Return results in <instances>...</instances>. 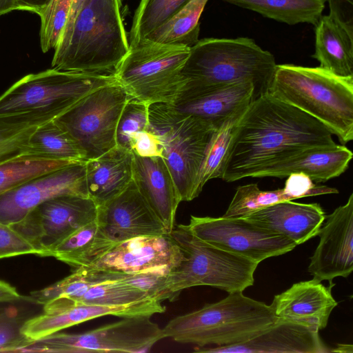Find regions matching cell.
<instances>
[{
  "instance_id": "9c48e42d",
  "label": "cell",
  "mask_w": 353,
  "mask_h": 353,
  "mask_svg": "<svg viewBox=\"0 0 353 353\" xmlns=\"http://www.w3.org/2000/svg\"><path fill=\"white\" fill-rule=\"evenodd\" d=\"M149 129L157 137L181 201L197 197L198 173L208 143L216 130L208 123L181 114L169 104L148 105Z\"/></svg>"
},
{
  "instance_id": "1f68e13d",
  "label": "cell",
  "mask_w": 353,
  "mask_h": 353,
  "mask_svg": "<svg viewBox=\"0 0 353 353\" xmlns=\"http://www.w3.org/2000/svg\"><path fill=\"white\" fill-rule=\"evenodd\" d=\"M85 276L93 282L114 281L125 283L147 293L160 302L174 301L177 297L168 285V274L161 271L135 273L110 271L94 268H81Z\"/></svg>"
},
{
  "instance_id": "b9f144b4",
  "label": "cell",
  "mask_w": 353,
  "mask_h": 353,
  "mask_svg": "<svg viewBox=\"0 0 353 353\" xmlns=\"http://www.w3.org/2000/svg\"><path fill=\"white\" fill-rule=\"evenodd\" d=\"M131 151L142 157H162L160 142L150 129L141 131L133 137Z\"/></svg>"
},
{
  "instance_id": "5b68a950",
  "label": "cell",
  "mask_w": 353,
  "mask_h": 353,
  "mask_svg": "<svg viewBox=\"0 0 353 353\" xmlns=\"http://www.w3.org/2000/svg\"><path fill=\"white\" fill-rule=\"evenodd\" d=\"M277 320L270 305L246 296L228 293L223 299L172 319L162 328L164 338L201 348L243 343Z\"/></svg>"
},
{
  "instance_id": "f1b7e54d",
  "label": "cell",
  "mask_w": 353,
  "mask_h": 353,
  "mask_svg": "<svg viewBox=\"0 0 353 353\" xmlns=\"http://www.w3.org/2000/svg\"><path fill=\"white\" fill-rule=\"evenodd\" d=\"M288 25L315 26L322 16L326 0H223Z\"/></svg>"
},
{
  "instance_id": "cb8c5ba5",
  "label": "cell",
  "mask_w": 353,
  "mask_h": 353,
  "mask_svg": "<svg viewBox=\"0 0 353 353\" xmlns=\"http://www.w3.org/2000/svg\"><path fill=\"white\" fill-rule=\"evenodd\" d=\"M245 219L285 236L298 245L319 234L325 214L319 203L285 201L257 210Z\"/></svg>"
},
{
  "instance_id": "3957f363",
  "label": "cell",
  "mask_w": 353,
  "mask_h": 353,
  "mask_svg": "<svg viewBox=\"0 0 353 353\" xmlns=\"http://www.w3.org/2000/svg\"><path fill=\"white\" fill-rule=\"evenodd\" d=\"M268 92L315 118L341 143L353 139V77L320 66L280 64Z\"/></svg>"
},
{
  "instance_id": "5bb4252c",
  "label": "cell",
  "mask_w": 353,
  "mask_h": 353,
  "mask_svg": "<svg viewBox=\"0 0 353 353\" xmlns=\"http://www.w3.org/2000/svg\"><path fill=\"white\" fill-rule=\"evenodd\" d=\"M65 194L88 196L85 163L34 177L0 196V223L12 225L42 203Z\"/></svg>"
},
{
  "instance_id": "83f0119b",
  "label": "cell",
  "mask_w": 353,
  "mask_h": 353,
  "mask_svg": "<svg viewBox=\"0 0 353 353\" xmlns=\"http://www.w3.org/2000/svg\"><path fill=\"white\" fill-rule=\"evenodd\" d=\"M21 155L74 163L87 161L77 143L54 120L38 125L35 128Z\"/></svg>"
},
{
  "instance_id": "d6986e66",
  "label": "cell",
  "mask_w": 353,
  "mask_h": 353,
  "mask_svg": "<svg viewBox=\"0 0 353 353\" xmlns=\"http://www.w3.org/2000/svg\"><path fill=\"white\" fill-rule=\"evenodd\" d=\"M165 310V306L156 299L125 305L79 303L26 319L22 327V332L27 338L35 341L69 327L103 316L122 318L139 315L152 316L163 313Z\"/></svg>"
},
{
  "instance_id": "2e32d148",
  "label": "cell",
  "mask_w": 353,
  "mask_h": 353,
  "mask_svg": "<svg viewBox=\"0 0 353 353\" xmlns=\"http://www.w3.org/2000/svg\"><path fill=\"white\" fill-rule=\"evenodd\" d=\"M184 257L183 252L170 233L141 236L114 244L91 268L128 273H170Z\"/></svg>"
},
{
  "instance_id": "e575fe53",
  "label": "cell",
  "mask_w": 353,
  "mask_h": 353,
  "mask_svg": "<svg viewBox=\"0 0 353 353\" xmlns=\"http://www.w3.org/2000/svg\"><path fill=\"white\" fill-rule=\"evenodd\" d=\"M90 281L86 290L79 296L75 303L125 305L154 299L145 292L119 281Z\"/></svg>"
},
{
  "instance_id": "8d00e7d4",
  "label": "cell",
  "mask_w": 353,
  "mask_h": 353,
  "mask_svg": "<svg viewBox=\"0 0 353 353\" xmlns=\"http://www.w3.org/2000/svg\"><path fill=\"white\" fill-rule=\"evenodd\" d=\"M149 125L148 105L129 98L117 123V145L131 151L133 137L141 131L148 130Z\"/></svg>"
},
{
  "instance_id": "44dd1931",
  "label": "cell",
  "mask_w": 353,
  "mask_h": 353,
  "mask_svg": "<svg viewBox=\"0 0 353 353\" xmlns=\"http://www.w3.org/2000/svg\"><path fill=\"white\" fill-rule=\"evenodd\" d=\"M319 331L277 319L260 334L243 343L197 348L208 353H328Z\"/></svg>"
},
{
  "instance_id": "f6af8a7d",
  "label": "cell",
  "mask_w": 353,
  "mask_h": 353,
  "mask_svg": "<svg viewBox=\"0 0 353 353\" xmlns=\"http://www.w3.org/2000/svg\"><path fill=\"white\" fill-rule=\"evenodd\" d=\"M21 299L22 296L14 287L0 280V303L16 301Z\"/></svg>"
},
{
  "instance_id": "74e56055",
  "label": "cell",
  "mask_w": 353,
  "mask_h": 353,
  "mask_svg": "<svg viewBox=\"0 0 353 353\" xmlns=\"http://www.w3.org/2000/svg\"><path fill=\"white\" fill-rule=\"evenodd\" d=\"M26 321L14 307L0 312V352H21L34 342L22 332Z\"/></svg>"
},
{
  "instance_id": "f35d334b",
  "label": "cell",
  "mask_w": 353,
  "mask_h": 353,
  "mask_svg": "<svg viewBox=\"0 0 353 353\" xmlns=\"http://www.w3.org/2000/svg\"><path fill=\"white\" fill-rule=\"evenodd\" d=\"M37 126H27L0 119V164L21 154Z\"/></svg>"
},
{
  "instance_id": "7402d4cb",
  "label": "cell",
  "mask_w": 353,
  "mask_h": 353,
  "mask_svg": "<svg viewBox=\"0 0 353 353\" xmlns=\"http://www.w3.org/2000/svg\"><path fill=\"white\" fill-rule=\"evenodd\" d=\"M132 180L170 233L175 226L176 212L181 200L163 159L142 157L134 154Z\"/></svg>"
},
{
  "instance_id": "ab89813d",
  "label": "cell",
  "mask_w": 353,
  "mask_h": 353,
  "mask_svg": "<svg viewBox=\"0 0 353 353\" xmlns=\"http://www.w3.org/2000/svg\"><path fill=\"white\" fill-rule=\"evenodd\" d=\"M26 254L39 256L40 252L14 229L0 223V259Z\"/></svg>"
},
{
  "instance_id": "484cf974",
  "label": "cell",
  "mask_w": 353,
  "mask_h": 353,
  "mask_svg": "<svg viewBox=\"0 0 353 353\" xmlns=\"http://www.w3.org/2000/svg\"><path fill=\"white\" fill-rule=\"evenodd\" d=\"M320 67L341 77H353V38L329 15L315 25V52Z\"/></svg>"
},
{
  "instance_id": "d590c367",
  "label": "cell",
  "mask_w": 353,
  "mask_h": 353,
  "mask_svg": "<svg viewBox=\"0 0 353 353\" xmlns=\"http://www.w3.org/2000/svg\"><path fill=\"white\" fill-rule=\"evenodd\" d=\"M292 201L283 189L261 190L257 184L240 185L224 214V218H245L250 214L274 203Z\"/></svg>"
},
{
  "instance_id": "7a4b0ae2",
  "label": "cell",
  "mask_w": 353,
  "mask_h": 353,
  "mask_svg": "<svg viewBox=\"0 0 353 353\" xmlns=\"http://www.w3.org/2000/svg\"><path fill=\"white\" fill-rule=\"evenodd\" d=\"M121 0H72L52 68L114 75L130 50Z\"/></svg>"
},
{
  "instance_id": "603a6c76",
  "label": "cell",
  "mask_w": 353,
  "mask_h": 353,
  "mask_svg": "<svg viewBox=\"0 0 353 353\" xmlns=\"http://www.w3.org/2000/svg\"><path fill=\"white\" fill-rule=\"evenodd\" d=\"M352 157V152L342 145L307 148L262 168L252 177L284 178L303 173L314 182H325L343 174Z\"/></svg>"
},
{
  "instance_id": "8fae6325",
  "label": "cell",
  "mask_w": 353,
  "mask_h": 353,
  "mask_svg": "<svg viewBox=\"0 0 353 353\" xmlns=\"http://www.w3.org/2000/svg\"><path fill=\"white\" fill-rule=\"evenodd\" d=\"M151 316L123 317L80 334L56 332L34 341L22 352H146L164 339L162 328Z\"/></svg>"
},
{
  "instance_id": "ba28073f",
  "label": "cell",
  "mask_w": 353,
  "mask_h": 353,
  "mask_svg": "<svg viewBox=\"0 0 353 353\" xmlns=\"http://www.w3.org/2000/svg\"><path fill=\"white\" fill-rule=\"evenodd\" d=\"M190 48L143 40L130 47L114 76L131 99L172 104L188 81L182 69Z\"/></svg>"
},
{
  "instance_id": "f546056e",
  "label": "cell",
  "mask_w": 353,
  "mask_h": 353,
  "mask_svg": "<svg viewBox=\"0 0 353 353\" xmlns=\"http://www.w3.org/2000/svg\"><path fill=\"white\" fill-rule=\"evenodd\" d=\"M208 1L190 0L170 20L143 40L191 48L199 41V19Z\"/></svg>"
},
{
  "instance_id": "52a82bcc",
  "label": "cell",
  "mask_w": 353,
  "mask_h": 353,
  "mask_svg": "<svg viewBox=\"0 0 353 353\" xmlns=\"http://www.w3.org/2000/svg\"><path fill=\"white\" fill-rule=\"evenodd\" d=\"M170 234L185 256L168 274V288L177 298L183 290L195 286L207 285L232 293L243 292L254 284L257 262L199 239L185 225H175Z\"/></svg>"
},
{
  "instance_id": "7dc6e473",
  "label": "cell",
  "mask_w": 353,
  "mask_h": 353,
  "mask_svg": "<svg viewBox=\"0 0 353 353\" xmlns=\"http://www.w3.org/2000/svg\"><path fill=\"white\" fill-rule=\"evenodd\" d=\"M330 352L352 353L353 345L351 344L339 343L336 347L330 349Z\"/></svg>"
},
{
  "instance_id": "60d3db41",
  "label": "cell",
  "mask_w": 353,
  "mask_h": 353,
  "mask_svg": "<svg viewBox=\"0 0 353 353\" xmlns=\"http://www.w3.org/2000/svg\"><path fill=\"white\" fill-rule=\"evenodd\" d=\"M283 189L292 201L307 196L338 193L335 188L316 185L307 175L303 173L288 175Z\"/></svg>"
},
{
  "instance_id": "ee69618b",
  "label": "cell",
  "mask_w": 353,
  "mask_h": 353,
  "mask_svg": "<svg viewBox=\"0 0 353 353\" xmlns=\"http://www.w3.org/2000/svg\"><path fill=\"white\" fill-rule=\"evenodd\" d=\"M51 0H15L17 10L28 11L39 15Z\"/></svg>"
},
{
  "instance_id": "8992f818",
  "label": "cell",
  "mask_w": 353,
  "mask_h": 353,
  "mask_svg": "<svg viewBox=\"0 0 353 353\" xmlns=\"http://www.w3.org/2000/svg\"><path fill=\"white\" fill-rule=\"evenodd\" d=\"M276 65L274 56L252 39L207 38L190 48L182 74L188 85L251 82L254 100L268 92Z\"/></svg>"
},
{
  "instance_id": "ac0fdd59",
  "label": "cell",
  "mask_w": 353,
  "mask_h": 353,
  "mask_svg": "<svg viewBox=\"0 0 353 353\" xmlns=\"http://www.w3.org/2000/svg\"><path fill=\"white\" fill-rule=\"evenodd\" d=\"M251 82L228 85H188L172 104L175 111L201 120L217 130L230 117L245 110L254 100Z\"/></svg>"
},
{
  "instance_id": "7bdbcfd3",
  "label": "cell",
  "mask_w": 353,
  "mask_h": 353,
  "mask_svg": "<svg viewBox=\"0 0 353 353\" xmlns=\"http://www.w3.org/2000/svg\"><path fill=\"white\" fill-rule=\"evenodd\" d=\"M330 18L353 38V0H326Z\"/></svg>"
},
{
  "instance_id": "9a60e30c",
  "label": "cell",
  "mask_w": 353,
  "mask_h": 353,
  "mask_svg": "<svg viewBox=\"0 0 353 353\" xmlns=\"http://www.w3.org/2000/svg\"><path fill=\"white\" fill-rule=\"evenodd\" d=\"M325 220L308 272L320 281L332 282L336 277H347L353 270V194Z\"/></svg>"
},
{
  "instance_id": "d6a6232c",
  "label": "cell",
  "mask_w": 353,
  "mask_h": 353,
  "mask_svg": "<svg viewBox=\"0 0 353 353\" xmlns=\"http://www.w3.org/2000/svg\"><path fill=\"white\" fill-rule=\"evenodd\" d=\"M190 0H141L130 31V47L141 42L179 12Z\"/></svg>"
},
{
  "instance_id": "ffe728a7",
  "label": "cell",
  "mask_w": 353,
  "mask_h": 353,
  "mask_svg": "<svg viewBox=\"0 0 353 353\" xmlns=\"http://www.w3.org/2000/svg\"><path fill=\"white\" fill-rule=\"evenodd\" d=\"M325 287L312 279L293 284L275 295L270 305L277 319L299 323L320 331L327 325L334 308L338 305L332 296L334 284Z\"/></svg>"
},
{
  "instance_id": "bcb514c9",
  "label": "cell",
  "mask_w": 353,
  "mask_h": 353,
  "mask_svg": "<svg viewBox=\"0 0 353 353\" xmlns=\"http://www.w3.org/2000/svg\"><path fill=\"white\" fill-rule=\"evenodd\" d=\"M17 10L15 0H0V16Z\"/></svg>"
},
{
  "instance_id": "836d02e7",
  "label": "cell",
  "mask_w": 353,
  "mask_h": 353,
  "mask_svg": "<svg viewBox=\"0 0 353 353\" xmlns=\"http://www.w3.org/2000/svg\"><path fill=\"white\" fill-rule=\"evenodd\" d=\"M75 163H79L22 155L3 162L0 164V196L34 177Z\"/></svg>"
},
{
  "instance_id": "30bf717a",
  "label": "cell",
  "mask_w": 353,
  "mask_h": 353,
  "mask_svg": "<svg viewBox=\"0 0 353 353\" xmlns=\"http://www.w3.org/2000/svg\"><path fill=\"white\" fill-rule=\"evenodd\" d=\"M129 98L117 81L90 92L54 121L74 140L88 161L117 145V123Z\"/></svg>"
},
{
  "instance_id": "6da1fadb",
  "label": "cell",
  "mask_w": 353,
  "mask_h": 353,
  "mask_svg": "<svg viewBox=\"0 0 353 353\" xmlns=\"http://www.w3.org/2000/svg\"><path fill=\"white\" fill-rule=\"evenodd\" d=\"M335 144L320 121L267 92L253 100L239 119L221 179L252 177L303 149Z\"/></svg>"
},
{
  "instance_id": "d4e9b609",
  "label": "cell",
  "mask_w": 353,
  "mask_h": 353,
  "mask_svg": "<svg viewBox=\"0 0 353 353\" xmlns=\"http://www.w3.org/2000/svg\"><path fill=\"white\" fill-rule=\"evenodd\" d=\"M134 154L118 145L85 163L88 196L99 207L122 192L132 180Z\"/></svg>"
},
{
  "instance_id": "277c9868",
  "label": "cell",
  "mask_w": 353,
  "mask_h": 353,
  "mask_svg": "<svg viewBox=\"0 0 353 353\" xmlns=\"http://www.w3.org/2000/svg\"><path fill=\"white\" fill-rule=\"evenodd\" d=\"M117 81L114 75L54 68L29 74L0 96V119L38 126L54 120L90 92Z\"/></svg>"
},
{
  "instance_id": "4dcf8cb0",
  "label": "cell",
  "mask_w": 353,
  "mask_h": 353,
  "mask_svg": "<svg viewBox=\"0 0 353 353\" xmlns=\"http://www.w3.org/2000/svg\"><path fill=\"white\" fill-rule=\"evenodd\" d=\"M245 110L230 117L212 134L197 176L195 188L197 196L209 180L222 178L230 145L239 121Z\"/></svg>"
},
{
  "instance_id": "7c38bea8",
  "label": "cell",
  "mask_w": 353,
  "mask_h": 353,
  "mask_svg": "<svg viewBox=\"0 0 353 353\" xmlns=\"http://www.w3.org/2000/svg\"><path fill=\"white\" fill-rule=\"evenodd\" d=\"M185 225L199 239L258 263L296 246L285 236L245 218L191 216Z\"/></svg>"
},
{
  "instance_id": "e0dca14e",
  "label": "cell",
  "mask_w": 353,
  "mask_h": 353,
  "mask_svg": "<svg viewBox=\"0 0 353 353\" xmlns=\"http://www.w3.org/2000/svg\"><path fill=\"white\" fill-rule=\"evenodd\" d=\"M97 221L114 244L137 236L169 233L133 180L122 192L98 207Z\"/></svg>"
},
{
  "instance_id": "4fadbf2b",
  "label": "cell",
  "mask_w": 353,
  "mask_h": 353,
  "mask_svg": "<svg viewBox=\"0 0 353 353\" xmlns=\"http://www.w3.org/2000/svg\"><path fill=\"white\" fill-rule=\"evenodd\" d=\"M98 206L89 196L65 194L37 206L21 221L10 225L40 252L47 253L83 225L94 221Z\"/></svg>"
},
{
  "instance_id": "4316f807",
  "label": "cell",
  "mask_w": 353,
  "mask_h": 353,
  "mask_svg": "<svg viewBox=\"0 0 353 353\" xmlns=\"http://www.w3.org/2000/svg\"><path fill=\"white\" fill-rule=\"evenodd\" d=\"M114 245L96 219L64 239L46 256H53L74 269L91 268Z\"/></svg>"
}]
</instances>
